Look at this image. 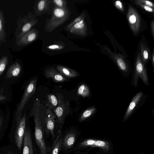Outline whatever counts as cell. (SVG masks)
<instances>
[{"mask_svg":"<svg viewBox=\"0 0 154 154\" xmlns=\"http://www.w3.org/2000/svg\"><path fill=\"white\" fill-rule=\"evenodd\" d=\"M38 98L35 99L30 114L34 118L35 140L39 147L41 154H47V148L43 136L46 110L45 112Z\"/></svg>","mask_w":154,"mask_h":154,"instance_id":"obj_1","label":"cell"},{"mask_svg":"<svg viewBox=\"0 0 154 154\" xmlns=\"http://www.w3.org/2000/svg\"><path fill=\"white\" fill-rule=\"evenodd\" d=\"M71 14L69 7L60 8L56 7L53 8L51 17L47 20L45 27L46 32L49 33L63 24L68 20Z\"/></svg>","mask_w":154,"mask_h":154,"instance_id":"obj_2","label":"cell"},{"mask_svg":"<svg viewBox=\"0 0 154 154\" xmlns=\"http://www.w3.org/2000/svg\"><path fill=\"white\" fill-rule=\"evenodd\" d=\"M38 21L35 15L30 12H28L27 15L19 18L17 22V26L15 33L16 40L20 39L29 31Z\"/></svg>","mask_w":154,"mask_h":154,"instance_id":"obj_3","label":"cell"},{"mask_svg":"<svg viewBox=\"0 0 154 154\" xmlns=\"http://www.w3.org/2000/svg\"><path fill=\"white\" fill-rule=\"evenodd\" d=\"M37 79V77H35L32 79L26 87L21 99L17 108L16 119L17 122L20 119L23 108L35 92Z\"/></svg>","mask_w":154,"mask_h":154,"instance_id":"obj_4","label":"cell"},{"mask_svg":"<svg viewBox=\"0 0 154 154\" xmlns=\"http://www.w3.org/2000/svg\"><path fill=\"white\" fill-rule=\"evenodd\" d=\"M56 95L58 101V105L53 110L58 119L59 128L61 129L65 118L69 112V102L65 99L62 94L57 93Z\"/></svg>","mask_w":154,"mask_h":154,"instance_id":"obj_5","label":"cell"},{"mask_svg":"<svg viewBox=\"0 0 154 154\" xmlns=\"http://www.w3.org/2000/svg\"><path fill=\"white\" fill-rule=\"evenodd\" d=\"M144 63L141 58L140 54L139 53L137 57L135 64V75L134 84L137 85L139 77L142 80L146 85H149L148 75L145 68Z\"/></svg>","mask_w":154,"mask_h":154,"instance_id":"obj_6","label":"cell"},{"mask_svg":"<svg viewBox=\"0 0 154 154\" xmlns=\"http://www.w3.org/2000/svg\"><path fill=\"white\" fill-rule=\"evenodd\" d=\"M26 114L21 116L17 122V125L14 135V139L16 146L20 150L22 146L26 128Z\"/></svg>","mask_w":154,"mask_h":154,"instance_id":"obj_7","label":"cell"},{"mask_svg":"<svg viewBox=\"0 0 154 154\" xmlns=\"http://www.w3.org/2000/svg\"><path fill=\"white\" fill-rule=\"evenodd\" d=\"M57 116L49 108L46 110L44 121V131L47 134H50L53 139L55 136L54 131Z\"/></svg>","mask_w":154,"mask_h":154,"instance_id":"obj_8","label":"cell"},{"mask_svg":"<svg viewBox=\"0 0 154 154\" xmlns=\"http://www.w3.org/2000/svg\"><path fill=\"white\" fill-rule=\"evenodd\" d=\"M127 17L132 31L134 34L137 33L140 27V18L136 10L131 6L129 7Z\"/></svg>","mask_w":154,"mask_h":154,"instance_id":"obj_9","label":"cell"},{"mask_svg":"<svg viewBox=\"0 0 154 154\" xmlns=\"http://www.w3.org/2000/svg\"><path fill=\"white\" fill-rule=\"evenodd\" d=\"M38 35V30L35 28H32L20 39L16 40V44L19 47L26 45L35 40Z\"/></svg>","mask_w":154,"mask_h":154,"instance_id":"obj_10","label":"cell"},{"mask_svg":"<svg viewBox=\"0 0 154 154\" xmlns=\"http://www.w3.org/2000/svg\"><path fill=\"white\" fill-rule=\"evenodd\" d=\"M52 3L51 0L37 1L34 7L35 15L40 16L47 12Z\"/></svg>","mask_w":154,"mask_h":154,"instance_id":"obj_11","label":"cell"},{"mask_svg":"<svg viewBox=\"0 0 154 154\" xmlns=\"http://www.w3.org/2000/svg\"><path fill=\"white\" fill-rule=\"evenodd\" d=\"M23 140V154H33L31 132L27 127L25 128Z\"/></svg>","mask_w":154,"mask_h":154,"instance_id":"obj_12","label":"cell"},{"mask_svg":"<svg viewBox=\"0 0 154 154\" xmlns=\"http://www.w3.org/2000/svg\"><path fill=\"white\" fill-rule=\"evenodd\" d=\"M68 31L76 35L86 36L87 33V28L85 20H83L73 25Z\"/></svg>","mask_w":154,"mask_h":154,"instance_id":"obj_13","label":"cell"},{"mask_svg":"<svg viewBox=\"0 0 154 154\" xmlns=\"http://www.w3.org/2000/svg\"><path fill=\"white\" fill-rule=\"evenodd\" d=\"M143 95V93L140 92L133 97L124 116L123 121H125L131 115L132 112L140 101Z\"/></svg>","mask_w":154,"mask_h":154,"instance_id":"obj_14","label":"cell"},{"mask_svg":"<svg viewBox=\"0 0 154 154\" xmlns=\"http://www.w3.org/2000/svg\"><path fill=\"white\" fill-rule=\"evenodd\" d=\"M45 75L47 78H51L56 82H63L67 80L66 77L54 67H50L47 69L45 72Z\"/></svg>","mask_w":154,"mask_h":154,"instance_id":"obj_15","label":"cell"},{"mask_svg":"<svg viewBox=\"0 0 154 154\" xmlns=\"http://www.w3.org/2000/svg\"><path fill=\"white\" fill-rule=\"evenodd\" d=\"M76 137V132L71 130L68 132L63 140L62 146L65 149H69L73 146Z\"/></svg>","mask_w":154,"mask_h":154,"instance_id":"obj_16","label":"cell"},{"mask_svg":"<svg viewBox=\"0 0 154 154\" xmlns=\"http://www.w3.org/2000/svg\"><path fill=\"white\" fill-rule=\"evenodd\" d=\"M61 129L59 128L56 137L54 141L50 154H58L62 145L63 139L61 137Z\"/></svg>","mask_w":154,"mask_h":154,"instance_id":"obj_17","label":"cell"},{"mask_svg":"<svg viewBox=\"0 0 154 154\" xmlns=\"http://www.w3.org/2000/svg\"><path fill=\"white\" fill-rule=\"evenodd\" d=\"M56 69L65 77L69 78L75 77L79 75L75 70L63 66H58Z\"/></svg>","mask_w":154,"mask_h":154,"instance_id":"obj_18","label":"cell"},{"mask_svg":"<svg viewBox=\"0 0 154 154\" xmlns=\"http://www.w3.org/2000/svg\"><path fill=\"white\" fill-rule=\"evenodd\" d=\"M21 67L17 61L11 65L8 68L6 74V77L11 78L18 76L20 73Z\"/></svg>","mask_w":154,"mask_h":154,"instance_id":"obj_19","label":"cell"},{"mask_svg":"<svg viewBox=\"0 0 154 154\" xmlns=\"http://www.w3.org/2000/svg\"><path fill=\"white\" fill-rule=\"evenodd\" d=\"M112 57L118 67L123 72H128L129 70L128 66L125 60L120 56L113 54Z\"/></svg>","mask_w":154,"mask_h":154,"instance_id":"obj_20","label":"cell"},{"mask_svg":"<svg viewBox=\"0 0 154 154\" xmlns=\"http://www.w3.org/2000/svg\"><path fill=\"white\" fill-rule=\"evenodd\" d=\"M45 106L51 110H54L58 105V101L57 97L53 94L47 95L46 100L45 102Z\"/></svg>","mask_w":154,"mask_h":154,"instance_id":"obj_21","label":"cell"},{"mask_svg":"<svg viewBox=\"0 0 154 154\" xmlns=\"http://www.w3.org/2000/svg\"><path fill=\"white\" fill-rule=\"evenodd\" d=\"M5 20L2 10H0V45L5 42L6 33L5 28Z\"/></svg>","mask_w":154,"mask_h":154,"instance_id":"obj_22","label":"cell"},{"mask_svg":"<svg viewBox=\"0 0 154 154\" xmlns=\"http://www.w3.org/2000/svg\"><path fill=\"white\" fill-rule=\"evenodd\" d=\"M96 110V108L94 106L90 107L86 109L82 114L79 121L82 122L93 114Z\"/></svg>","mask_w":154,"mask_h":154,"instance_id":"obj_23","label":"cell"},{"mask_svg":"<svg viewBox=\"0 0 154 154\" xmlns=\"http://www.w3.org/2000/svg\"><path fill=\"white\" fill-rule=\"evenodd\" d=\"M141 57L144 63H146L149 58V50L143 43H141L140 45Z\"/></svg>","mask_w":154,"mask_h":154,"instance_id":"obj_24","label":"cell"},{"mask_svg":"<svg viewBox=\"0 0 154 154\" xmlns=\"http://www.w3.org/2000/svg\"><path fill=\"white\" fill-rule=\"evenodd\" d=\"M90 93V91L89 87L85 84H82L78 88L77 94L78 95L86 97L88 96Z\"/></svg>","mask_w":154,"mask_h":154,"instance_id":"obj_25","label":"cell"},{"mask_svg":"<svg viewBox=\"0 0 154 154\" xmlns=\"http://www.w3.org/2000/svg\"><path fill=\"white\" fill-rule=\"evenodd\" d=\"M109 142L102 140H96L92 147H98L101 148L106 151H108L109 148Z\"/></svg>","mask_w":154,"mask_h":154,"instance_id":"obj_26","label":"cell"},{"mask_svg":"<svg viewBox=\"0 0 154 154\" xmlns=\"http://www.w3.org/2000/svg\"><path fill=\"white\" fill-rule=\"evenodd\" d=\"M85 17L86 14L84 12L82 13L80 16L74 19L70 23L68 24L65 28V29L68 31L73 25L83 20H85Z\"/></svg>","mask_w":154,"mask_h":154,"instance_id":"obj_27","label":"cell"},{"mask_svg":"<svg viewBox=\"0 0 154 154\" xmlns=\"http://www.w3.org/2000/svg\"><path fill=\"white\" fill-rule=\"evenodd\" d=\"M8 63V57L7 56H2L0 59V75L4 72Z\"/></svg>","mask_w":154,"mask_h":154,"instance_id":"obj_28","label":"cell"},{"mask_svg":"<svg viewBox=\"0 0 154 154\" xmlns=\"http://www.w3.org/2000/svg\"><path fill=\"white\" fill-rule=\"evenodd\" d=\"M51 1L55 7L60 8H65L67 7V1L66 0H53Z\"/></svg>","mask_w":154,"mask_h":154,"instance_id":"obj_29","label":"cell"},{"mask_svg":"<svg viewBox=\"0 0 154 154\" xmlns=\"http://www.w3.org/2000/svg\"><path fill=\"white\" fill-rule=\"evenodd\" d=\"M65 47L64 44H57L51 45L48 46V49L53 50H60L63 49Z\"/></svg>","mask_w":154,"mask_h":154,"instance_id":"obj_30","label":"cell"},{"mask_svg":"<svg viewBox=\"0 0 154 154\" xmlns=\"http://www.w3.org/2000/svg\"><path fill=\"white\" fill-rule=\"evenodd\" d=\"M96 140L89 139L86 140L82 142L79 145L80 147H83L87 146L91 147L95 143Z\"/></svg>","mask_w":154,"mask_h":154,"instance_id":"obj_31","label":"cell"},{"mask_svg":"<svg viewBox=\"0 0 154 154\" xmlns=\"http://www.w3.org/2000/svg\"><path fill=\"white\" fill-rule=\"evenodd\" d=\"M135 3H138L146 5L153 8L154 5L153 3L150 1L146 0H137L135 1Z\"/></svg>","mask_w":154,"mask_h":154,"instance_id":"obj_32","label":"cell"},{"mask_svg":"<svg viewBox=\"0 0 154 154\" xmlns=\"http://www.w3.org/2000/svg\"><path fill=\"white\" fill-rule=\"evenodd\" d=\"M135 3L137 5L140 6L146 11L152 13L154 12V9L153 8L148 6L144 5L140 3Z\"/></svg>","mask_w":154,"mask_h":154,"instance_id":"obj_33","label":"cell"},{"mask_svg":"<svg viewBox=\"0 0 154 154\" xmlns=\"http://www.w3.org/2000/svg\"><path fill=\"white\" fill-rule=\"evenodd\" d=\"M114 4L116 7L120 10L123 11L124 8L123 4L120 0H117L115 2Z\"/></svg>","mask_w":154,"mask_h":154,"instance_id":"obj_34","label":"cell"},{"mask_svg":"<svg viewBox=\"0 0 154 154\" xmlns=\"http://www.w3.org/2000/svg\"><path fill=\"white\" fill-rule=\"evenodd\" d=\"M151 29L152 31V34L153 35V36H154V21H153L151 22Z\"/></svg>","mask_w":154,"mask_h":154,"instance_id":"obj_35","label":"cell"},{"mask_svg":"<svg viewBox=\"0 0 154 154\" xmlns=\"http://www.w3.org/2000/svg\"><path fill=\"white\" fill-rule=\"evenodd\" d=\"M6 99V97L3 95L0 94V101L4 100Z\"/></svg>","mask_w":154,"mask_h":154,"instance_id":"obj_36","label":"cell"},{"mask_svg":"<svg viewBox=\"0 0 154 154\" xmlns=\"http://www.w3.org/2000/svg\"><path fill=\"white\" fill-rule=\"evenodd\" d=\"M152 61L153 66H154V54L153 53L152 54Z\"/></svg>","mask_w":154,"mask_h":154,"instance_id":"obj_37","label":"cell"},{"mask_svg":"<svg viewBox=\"0 0 154 154\" xmlns=\"http://www.w3.org/2000/svg\"><path fill=\"white\" fill-rule=\"evenodd\" d=\"M2 120L1 118H0V130L2 126Z\"/></svg>","mask_w":154,"mask_h":154,"instance_id":"obj_38","label":"cell"},{"mask_svg":"<svg viewBox=\"0 0 154 154\" xmlns=\"http://www.w3.org/2000/svg\"><path fill=\"white\" fill-rule=\"evenodd\" d=\"M6 154H12L10 152H8V153H7Z\"/></svg>","mask_w":154,"mask_h":154,"instance_id":"obj_39","label":"cell"}]
</instances>
